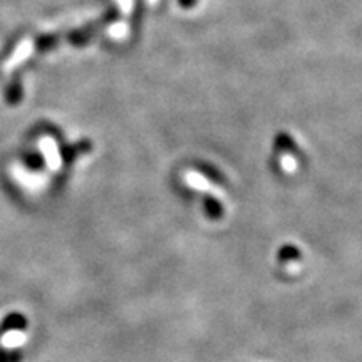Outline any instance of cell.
<instances>
[{
	"label": "cell",
	"mask_w": 362,
	"mask_h": 362,
	"mask_svg": "<svg viewBox=\"0 0 362 362\" xmlns=\"http://www.w3.org/2000/svg\"><path fill=\"white\" fill-rule=\"evenodd\" d=\"M185 181H187V183H189V185H192V187H194L197 189L214 192V188H211V185L208 183V180L205 178V176L194 173V171H189V173L185 175Z\"/></svg>",
	"instance_id": "6da1fadb"
},
{
	"label": "cell",
	"mask_w": 362,
	"mask_h": 362,
	"mask_svg": "<svg viewBox=\"0 0 362 362\" xmlns=\"http://www.w3.org/2000/svg\"><path fill=\"white\" fill-rule=\"evenodd\" d=\"M279 259L282 260V262H287V260H298V259H300V252H298L296 247L287 245V247H284L282 250H280Z\"/></svg>",
	"instance_id": "3957f363"
},
{
	"label": "cell",
	"mask_w": 362,
	"mask_h": 362,
	"mask_svg": "<svg viewBox=\"0 0 362 362\" xmlns=\"http://www.w3.org/2000/svg\"><path fill=\"white\" fill-rule=\"evenodd\" d=\"M21 359V354L19 352H16V354H6L4 351H0V362H17Z\"/></svg>",
	"instance_id": "5b68a950"
},
{
	"label": "cell",
	"mask_w": 362,
	"mask_h": 362,
	"mask_svg": "<svg viewBox=\"0 0 362 362\" xmlns=\"http://www.w3.org/2000/svg\"><path fill=\"white\" fill-rule=\"evenodd\" d=\"M280 166L287 173H292V171L297 170V160L292 155H282V158H280Z\"/></svg>",
	"instance_id": "277c9868"
},
{
	"label": "cell",
	"mask_w": 362,
	"mask_h": 362,
	"mask_svg": "<svg viewBox=\"0 0 362 362\" xmlns=\"http://www.w3.org/2000/svg\"><path fill=\"white\" fill-rule=\"evenodd\" d=\"M25 319L19 314L8 315L2 324V330H22L25 329Z\"/></svg>",
	"instance_id": "7a4b0ae2"
}]
</instances>
